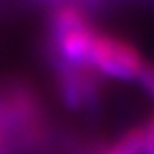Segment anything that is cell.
<instances>
[{
    "mask_svg": "<svg viewBox=\"0 0 154 154\" xmlns=\"http://www.w3.org/2000/svg\"><path fill=\"white\" fill-rule=\"evenodd\" d=\"M90 66H95L110 77L131 80L138 77L144 61L136 48L126 41L95 33L90 51Z\"/></svg>",
    "mask_w": 154,
    "mask_h": 154,
    "instance_id": "cell-1",
    "label": "cell"
},
{
    "mask_svg": "<svg viewBox=\"0 0 154 154\" xmlns=\"http://www.w3.org/2000/svg\"><path fill=\"white\" fill-rule=\"evenodd\" d=\"M95 33L92 28L87 26L72 30L66 35H62L57 41L61 57L69 67H77V66H89L90 64V51H92V43Z\"/></svg>",
    "mask_w": 154,
    "mask_h": 154,
    "instance_id": "cell-2",
    "label": "cell"
},
{
    "mask_svg": "<svg viewBox=\"0 0 154 154\" xmlns=\"http://www.w3.org/2000/svg\"><path fill=\"white\" fill-rule=\"evenodd\" d=\"M51 26H53L54 38L59 39L66 33L87 26V20L80 8H77L74 5H64L54 12L53 20H51Z\"/></svg>",
    "mask_w": 154,
    "mask_h": 154,
    "instance_id": "cell-3",
    "label": "cell"
},
{
    "mask_svg": "<svg viewBox=\"0 0 154 154\" xmlns=\"http://www.w3.org/2000/svg\"><path fill=\"white\" fill-rule=\"evenodd\" d=\"M138 79H139V82H141L143 89L148 92V95L154 98V66L144 62L143 69L138 74Z\"/></svg>",
    "mask_w": 154,
    "mask_h": 154,
    "instance_id": "cell-4",
    "label": "cell"
},
{
    "mask_svg": "<svg viewBox=\"0 0 154 154\" xmlns=\"http://www.w3.org/2000/svg\"><path fill=\"white\" fill-rule=\"evenodd\" d=\"M152 148H154V118L149 122L148 128H146V139H144V149L143 151L148 152Z\"/></svg>",
    "mask_w": 154,
    "mask_h": 154,
    "instance_id": "cell-5",
    "label": "cell"
},
{
    "mask_svg": "<svg viewBox=\"0 0 154 154\" xmlns=\"http://www.w3.org/2000/svg\"><path fill=\"white\" fill-rule=\"evenodd\" d=\"M144 154H154V148H152V149H149V151H148V152H144Z\"/></svg>",
    "mask_w": 154,
    "mask_h": 154,
    "instance_id": "cell-6",
    "label": "cell"
},
{
    "mask_svg": "<svg viewBox=\"0 0 154 154\" xmlns=\"http://www.w3.org/2000/svg\"><path fill=\"white\" fill-rule=\"evenodd\" d=\"M0 154H2V148H0Z\"/></svg>",
    "mask_w": 154,
    "mask_h": 154,
    "instance_id": "cell-7",
    "label": "cell"
}]
</instances>
